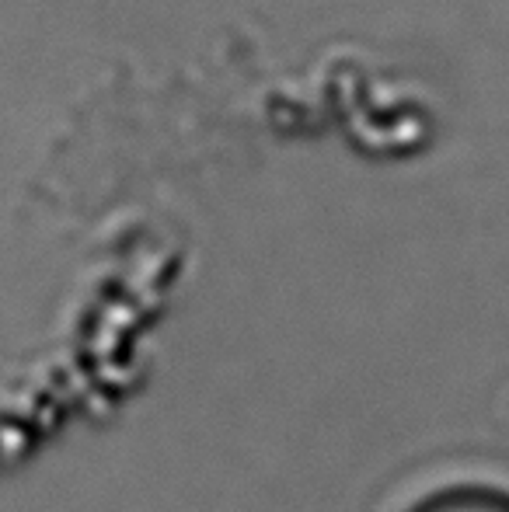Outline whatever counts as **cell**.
<instances>
[{"mask_svg":"<svg viewBox=\"0 0 509 512\" xmlns=\"http://www.w3.org/2000/svg\"><path fill=\"white\" fill-rule=\"evenodd\" d=\"M419 512H509V499L496 492H450L426 502Z\"/></svg>","mask_w":509,"mask_h":512,"instance_id":"cell-1","label":"cell"}]
</instances>
